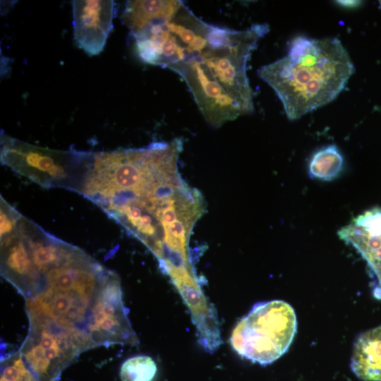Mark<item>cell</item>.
<instances>
[{
	"instance_id": "3957f363",
	"label": "cell",
	"mask_w": 381,
	"mask_h": 381,
	"mask_svg": "<svg viewBox=\"0 0 381 381\" xmlns=\"http://www.w3.org/2000/svg\"><path fill=\"white\" fill-rule=\"evenodd\" d=\"M354 72L337 37L298 36L285 56L262 66L258 73L274 90L287 117L296 120L333 101Z\"/></svg>"
},
{
	"instance_id": "5b68a950",
	"label": "cell",
	"mask_w": 381,
	"mask_h": 381,
	"mask_svg": "<svg viewBox=\"0 0 381 381\" xmlns=\"http://www.w3.org/2000/svg\"><path fill=\"white\" fill-rule=\"evenodd\" d=\"M297 329L295 311L281 300L260 302L234 328L230 343L241 356L267 365L289 348Z\"/></svg>"
},
{
	"instance_id": "5bb4252c",
	"label": "cell",
	"mask_w": 381,
	"mask_h": 381,
	"mask_svg": "<svg viewBox=\"0 0 381 381\" xmlns=\"http://www.w3.org/2000/svg\"><path fill=\"white\" fill-rule=\"evenodd\" d=\"M1 199V236L11 233L16 226L22 214L8 204L2 196Z\"/></svg>"
},
{
	"instance_id": "9a60e30c",
	"label": "cell",
	"mask_w": 381,
	"mask_h": 381,
	"mask_svg": "<svg viewBox=\"0 0 381 381\" xmlns=\"http://www.w3.org/2000/svg\"><path fill=\"white\" fill-rule=\"evenodd\" d=\"M336 2L339 5L348 8L358 7L361 3L360 1H337Z\"/></svg>"
},
{
	"instance_id": "7c38bea8",
	"label": "cell",
	"mask_w": 381,
	"mask_h": 381,
	"mask_svg": "<svg viewBox=\"0 0 381 381\" xmlns=\"http://www.w3.org/2000/svg\"><path fill=\"white\" fill-rule=\"evenodd\" d=\"M157 370L156 363L150 356L138 355L122 363L119 375L121 381H152Z\"/></svg>"
},
{
	"instance_id": "9c48e42d",
	"label": "cell",
	"mask_w": 381,
	"mask_h": 381,
	"mask_svg": "<svg viewBox=\"0 0 381 381\" xmlns=\"http://www.w3.org/2000/svg\"><path fill=\"white\" fill-rule=\"evenodd\" d=\"M338 235L366 261L374 281L373 296L381 301V208L375 207L358 216Z\"/></svg>"
},
{
	"instance_id": "7a4b0ae2",
	"label": "cell",
	"mask_w": 381,
	"mask_h": 381,
	"mask_svg": "<svg viewBox=\"0 0 381 381\" xmlns=\"http://www.w3.org/2000/svg\"><path fill=\"white\" fill-rule=\"evenodd\" d=\"M176 147L155 145L119 174L99 207L157 258L177 290L198 280L188 243L206 211L201 193L181 178Z\"/></svg>"
},
{
	"instance_id": "6da1fadb",
	"label": "cell",
	"mask_w": 381,
	"mask_h": 381,
	"mask_svg": "<svg viewBox=\"0 0 381 381\" xmlns=\"http://www.w3.org/2000/svg\"><path fill=\"white\" fill-rule=\"evenodd\" d=\"M124 24L139 57L180 75L209 124L219 127L253 111L247 64L268 25L215 26L177 0L135 1Z\"/></svg>"
},
{
	"instance_id": "8992f818",
	"label": "cell",
	"mask_w": 381,
	"mask_h": 381,
	"mask_svg": "<svg viewBox=\"0 0 381 381\" xmlns=\"http://www.w3.org/2000/svg\"><path fill=\"white\" fill-rule=\"evenodd\" d=\"M87 332L94 348L138 344L123 305L120 279L114 272L102 286L95 302Z\"/></svg>"
},
{
	"instance_id": "277c9868",
	"label": "cell",
	"mask_w": 381,
	"mask_h": 381,
	"mask_svg": "<svg viewBox=\"0 0 381 381\" xmlns=\"http://www.w3.org/2000/svg\"><path fill=\"white\" fill-rule=\"evenodd\" d=\"M93 152L41 147L1 133V162L45 188L80 193Z\"/></svg>"
},
{
	"instance_id": "52a82bcc",
	"label": "cell",
	"mask_w": 381,
	"mask_h": 381,
	"mask_svg": "<svg viewBox=\"0 0 381 381\" xmlns=\"http://www.w3.org/2000/svg\"><path fill=\"white\" fill-rule=\"evenodd\" d=\"M79 349L68 339L28 330L19 351L40 381H58L63 371L83 353Z\"/></svg>"
},
{
	"instance_id": "2e32d148",
	"label": "cell",
	"mask_w": 381,
	"mask_h": 381,
	"mask_svg": "<svg viewBox=\"0 0 381 381\" xmlns=\"http://www.w3.org/2000/svg\"><path fill=\"white\" fill-rule=\"evenodd\" d=\"M380 5H381V1H380Z\"/></svg>"
},
{
	"instance_id": "4fadbf2b",
	"label": "cell",
	"mask_w": 381,
	"mask_h": 381,
	"mask_svg": "<svg viewBox=\"0 0 381 381\" xmlns=\"http://www.w3.org/2000/svg\"><path fill=\"white\" fill-rule=\"evenodd\" d=\"M0 381H40L19 350L1 358Z\"/></svg>"
},
{
	"instance_id": "30bf717a",
	"label": "cell",
	"mask_w": 381,
	"mask_h": 381,
	"mask_svg": "<svg viewBox=\"0 0 381 381\" xmlns=\"http://www.w3.org/2000/svg\"><path fill=\"white\" fill-rule=\"evenodd\" d=\"M351 368L363 381H381V325L357 338Z\"/></svg>"
},
{
	"instance_id": "8fae6325",
	"label": "cell",
	"mask_w": 381,
	"mask_h": 381,
	"mask_svg": "<svg viewBox=\"0 0 381 381\" xmlns=\"http://www.w3.org/2000/svg\"><path fill=\"white\" fill-rule=\"evenodd\" d=\"M344 158L335 145L325 146L311 157L308 173L311 178L330 181L337 178L343 169Z\"/></svg>"
},
{
	"instance_id": "ba28073f",
	"label": "cell",
	"mask_w": 381,
	"mask_h": 381,
	"mask_svg": "<svg viewBox=\"0 0 381 381\" xmlns=\"http://www.w3.org/2000/svg\"><path fill=\"white\" fill-rule=\"evenodd\" d=\"M74 40L90 56L102 52L112 29L115 3L110 0L71 1Z\"/></svg>"
}]
</instances>
